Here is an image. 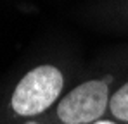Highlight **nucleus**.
<instances>
[{"mask_svg": "<svg viewBox=\"0 0 128 124\" xmlns=\"http://www.w3.org/2000/svg\"><path fill=\"white\" fill-rule=\"evenodd\" d=\"M66 76L56 64H38L16 83L9 110L16 119H36L56 107L62 97Z\"/></svg>", "mask_w": 128, "mask_h": 124, "instance_id": "1", "label": "nucleus"}, {"mask_svg": "<svg viewBox=\"0 0 128 124\" xmlns=\"http://www.w3.org/2000/svg\"><path fill=\"white\" fill-rule=\"evenodd\" d=\"M114 76L106 74L76 84L54 107L56 124H94L107 117Z\"/></svg>", "mask_w": 128, "mask_h": 124, "instance_id": "2", "label": "nucleus"}, {"mask_svg": "<svg viewBox=\"0 0 128 124\" xmlns=\"http://www.w3.org/2000/svg\"><path fill=\"white\" fill-rule=\"evenodd\" d=\"M21 124H47V123H43L40 119H26V121H22Z\"/></svg>", "mask_w": 128, "mask_h": 124, "instance_id": "5", "label": "nucleus"}, {"mask_svg": "<svg viewBox=\"0 0 128 124\" xmlns=\"http://www.w3.org/2000/svg\"><path fill=\"white\" fill-rule=\"evenodd\" d=\"M94 124H121V123H118V121H114V119H111V117L107 116V117H102V119L95 121Z\"/></svg>", "mask_w": 128, "mask_h": 124, "instance_id": "4", "label": "nucleus"}, {"mask_svg": "<svg viewBox=\"0 0 128 124\" xmlns=\"http://www.w3.org/2000/svg\"><path fill=\"white\" fill-rule=\"evenodd\" d=\"M107 116L121 124H128V81L112 90Z\"/></svg>", "mask_w": 128, "mask_h": 124, "instance_id": "3", "label": "nucleus"}]
</instances>
